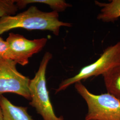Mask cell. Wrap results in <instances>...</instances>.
Masks as SVG:
<instances>
[{
  "mask_svg": "<svg viewBox=\"0 0 120 120\" xmlns=\"http://www.w3.org/2000/svg\"><path fill=\"white\" fill-rule=\"evenodd\" d=\"M70 23L60 21L55 11L44 12L34 5L16 15L0 17V35L9 30L22 28L28 30L49 31L58 36L62 27H71Z\"/></svg>",
  "mask_w": 120,
  "mask_h": 120,
  "instance_id": "1",
  "label": "cell"
},
{
  "mask_svg": "<svg viewBox=\"0 0 120 120\" xmlns=\"http://www.w3.org/2000/svg\"><path fill=\"white\" fill-rule=\"evenodd\" d=\"M52 57V55L50 52L45 53L34 77L30 80V105L34 108L44 120H64L62 116L58 117L55 114L46 85V69Z\"/></svg>",
  "mask_w": 120,
  "mask_h": 120,
  "instance_id": "2",
  "label": "cell"
},
{
  "mask_svg": "<svg viewBox=\"0 0 120 120\" xmlns=\"http://www.w3.org/2000/svg\"><path fill=\"white\" fill-rule=\"evenodd\" d=\"M74 85L77 93L87 105L85 120H120V100L108 93L93 94L81 82Z\"/></svg>",
  "mask_w": 120,
  "mask_h": 120,
  "instance_id": "3",
  "label": "cell"
},
{
  "mask_svg": "<svg viewBox=\"0 0 120 120\" xmlns=\"http://www.w3.org/2000/svg\"><path fill=\"white\" fill-rule=\"evenodd\" d=\"M120 62V41L106 48L96 61L82 68L75 76L63 80L56 89L55 94L90 77L103 75Z\"/></svg>",
  "mask_w": 120,
  "mask_h": 120,
  "instance_id": "4",
  "label": "cell"
},
{
  "mask_svg": "<svg viewBox=\"0 0 120 120\" xmlns=\"http://www.w3.org/2000/svg\"><path fill=\"white\" fill-rule=\"evenodd\" d=\"M17 64L13 60L0 57V95L11 93L30 101L31 80L17 71Z\"/></svg>",
  "mask_w": 120,
  "mask_h": 120,
  "instance_id": "5",
  "label": "cell"
},
{
  "mask_svg": "<svg viewBox=\"0 0 120 120\" xmlns=\"http://www.w3.org/2000/svg\"><path fill=\"white\" fill-rule=\"evenodd\" d=\"M6 41L8 44L13 60L25 66L29 63L30 58L42 50L48 39L43 38L29 40L22 35L10 33Z\"/></svg>",
  "mask_w": 120,
  "mask_h": 120,
  "instance_id": "6",
  "label": "cell"
},
{
  "mask_svg": "<svg viewBox=\"0 0 120 120\" xmlns=\"http://www.w3.org/2000/svg\"><path fill=\"white\" fill-rule=\"evenodd\" d=\"M0 106L3 120H34L28 113L27 108L16 106L3 95H0Z\"/></svg>",
  "mask_w": 120,
  "mask_h": 120,
  "instance_id": "7",
  "label": "cell"
},
{
  "mask_svg": "<svg viewBox=\"0 0 120 120\" xmlns=\"http://www.w3.org/2000/svg\"><path fill=\"white\" fill-rule=\"evenodd\" d=\"M96 5L101 8L97 19L103 22H114L120 17V0H112L109 2L95 1Z\"/></svg>",
  "mask_w": 120,
  "mask_h": 120,
  "instance_id": "8",
  "label": "cell"
},
{
  "mask_svg": "<svg viewBox=\"0 0 120 120\" xmlns=\"http://www.w3.org/2000/svg\"><path fill=\"white\" fill-rule=\"evenodd\" d=\"M102 76L108 93L120 100V62Z\"/></svg>",
  "mask_w": 120,
  "mask_h": 120,
  "instance_id": "9",
  "label": "cell"
},
{
  "mask_svg": "<svg viewBox=\"0 0 120 120\" xmlns=\"http://www.w3.org/2000/svg\"><path fill=\"white\" fill-rule=\"evenodd\" d=\"M15 2L18 9L25 8L28 4L39 3L49 5L51 9L57 13L63 12L72 6V5L64 0H15Z\"/></svg>",
  "mask_w": 120,
  "mask_h": 120,
  "instance_id": "10",
  "label": "cell"
},
{
  "mask_svg": "<svg viewBox=\"0 0 120 120\" xmlns=\"http://www.w3.org/2000/svg\"><path fill=\"white\" fill-rule=\"evenodd\" d=\"M18 9L15 0H0V17L15 15Z\"/></svg>",
  "mask_w": 120,
  "mask_h": 120,
  "instance_id": "11",
  "label": "cell"
},
{
  "mask_svg": "<svg viewBox=\"0 0 120 120\" xmlns=\"http://www.w3.org/2000/svg\"><path fill=\"white\" fill-rule=\"evenodd\" d=\"M0 57L13 60L8 44L1 37H0Z\"/></svg>",
  "mask_w": 120,
  "mask_h": 120,
  "instance_id": "12",
  "label": "cell"
},
{
  "mask_svg": "<svg viewBox=\"0 0 120 120\" xmlns=\"http://www.w3.org/2000/svg\"><path fill=\"white\" fill-rule=\"evenodd\" d=\"M0 120H3L2 112V110H1L0 106Z\"/></svg>",
  "mask_w": 120,
  "mask_h": 120,
  "instance_id": "13",
  "label": "cell"
}]
</instances>
